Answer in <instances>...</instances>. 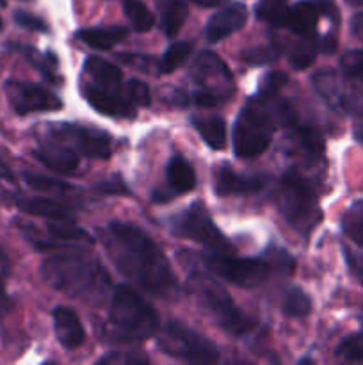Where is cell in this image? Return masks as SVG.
I'll return each instance as SVG.
<instances>
[{
    "mask_svg": "<svg viewBox=\"0 0 363 365\" xmlns=\"http://www.w3.org/2000/svg\"><path fill=\"white\" fill-rule=\"evenodd\" d=\"M107 255L116 269L155 298L173 302L180 294V285L162 250L134 225L112 221L102 237Z\"/></svg>",
    "mask_w": 363,
    "mask_h": 365,
    "instance_id": "cell-1",
    "label": "cell"
},
{
    "mask_svg": "<svg viewBox=\"0 0 363 365\" xmlns=\"http://www.w3.org/2000/svg\"><path fill=\"white\" fill-rule=\"evenodd\" d=\"M294 110L276 95H256L242 107L233 127V150L241 159L258 157L269 148L273 132L294 121Z\"/></svg>",
    "mask_w": 363,
    "mask_h": 365,
    "instance_id": "cell-2",
    "label": "cell"
},
{
    "mask_svg": "<svg viewBox=\"0 0 363 365\" xmlns=\"http://www.w3.org/2000/svg\"><path fill=\"white\" fill-rule=\"evenodd\" d=\"M41 277L56 291L93 305H102L110 291L107 271L82 253L50 257L41 264Z\"/></svg>",
    "mask_w": 363,
    "mask_h": 365,
    "instance_id": "cell-3",
    "label": "cell"
},
{
    "mask_svg": "<svg viewBox=\"0 0 363 365\" xmlns=\"http://www.w3.org/2000/svg\"><path fill=\"white\" fill-rule=\"evenodd\" d=\"M110 337L116 342H142L159 331V316L153 307L130 285H117L109 312Z\"/></svg>",
    "mask_w": 363,
    "mask_h": 365,
    "instance_id": "cell-4",
    "label": "cell"
},
{
    "mask_svg": "<svg viewBox=\"0 0 363 365\" xmlns=\"http://www.w3.org/2000/svg\"><path fill=\"white\" fill-rule=\"evenodd\" d=\"M187 289L198 305L233 337H242L253 330V321L235 305L226 289L203 273L189 277Z\"/></svg>",
    "mask_w": 363,
    "mask_h": 365,
    "instance_id": "cell-5",
    "label": "cell"
},
{
    "mask_svg": "<svg viewBox=\"0 0 363 365\" xmlns=\"http://www.w3.org/2000/svg\"><path fill=\"white\" fill-rule=\"evenodd\" d=\"M276 202L285 221L301 235H308L322 220L312 184L294 171H288L281 178Z\"/></svg>",
    "mask_w": 363,
    "mask_h": 365,
    "instance_id": "cell-6",
    "label": "cell"
},
{
    "mask_svg": "<svg viewBox=\"0 0 363 365\" xmlns=\"http://www.w3.org/2000/svg\"><path fill=\"white\" fill-rule=\"evenodd\" d=\"M191 81L194 86L192 100L201 107H216L228 102L235 93L233 77L219 56L203 50L191 66Z\"/></svg>",
    "mask_w": 363,
    "mask_h": 365,
    "instance_id": "cell-7",
    "label": "cell"
},
{
    "mask_svg": "<svg viewBox=\"0 0 363 365\" xmlns=\"http://www.w3.org/2000/svg\"><path fill=\"white\" fill-rule=\"evenodd\" d=\"M157 348L173 359L191 364H212L219 360L216 344L180 321H169L157 337Z\"/></svg>",
    "mask_w": 363,
    "mask_h": 365,
    "instance_id": "cell-8",
    "label": "cell"
},
{
    "mask_svg": "<svg viewBox=\"0 0 363 365\" xmlns=\"http://www.w3.org/2000/svg\"><path fill=\"white\" fill-rule=\"evenodd\" d=\"M167 227L173 234L180 235V237L192 239V241L199 242L205 246L206 250L216 253H231L233 246L231 242L221 234L219 228L212 221L210 214L206 212L203 203H192L189 209L184 212L177 214V216L167 220Z\"/></svg>",
    "mask_w": 363,
    "mask_h": 365,
    "instance_id": "cell-9",
    "label": "cell"
},
{
    "mask_svg": "<svg viewBox=\"0 0 363 365\" xmlns=\"http://www.w3.org/2000/svg\"><path fill=\"white\" fill-rule=\"evenodd\" d=\"M203 264L214 277L242 289L262 285L274 269L269 259H237L226 253H205Z\"/></svg>",
    "mask_w": 363,
    "mask_h": 365,
    "instance_id": "cell-10",
    "label": "cell"
},
{
    "mask_svg": "<svg viewBox=\"0 0 363 365\" xmlns=\"http://www.w3.org/2000/svg\"><path fill=\"white\" fill-rule=\"evenodd\" d=\"M4 89H6L9 103L20 116L31 113H50V110H59L63 107V100L56 93L43 88L41 84H36V82L9 78Z\"/></svg>",
    "mask_w": 363,
    "mask_h": 365,
    "instance_id": "cell-11",
    "label": "cell"
},
{
    "mask_svg": "<svg viewBox=\"0 0 363 365\" xmlns=\"http://www.w3.org/2000/svg\"><path fill=\"white\" fill-rule=\"evenodd\" d=\"M50 132H52V138H56V141L73 143L78 152L89 159L107 160L112 155L110 138L102 130L77 123H60L52 125Z\"/></svg>",
    "mask_w": 363,
    "mask_h": 365,
    "instance_id": "cell-12",
    "label": "cell"
},
{
    "mask_svg": "<svg viewBox=\"0 0 363 365\" xmlns=\"http://www.w3.org/2000/svg\"><path fill=\"white\" fill-rule=\"evenodd\" d=\"M82 95L88 100L89 106L98 113L112 118H134L135 109L127 95V89L121 86H102V84H84Z\"/></svg>",
    "mask_w": 363,
    "mask_h": 365,
    "instance_id": "cell-13",
    "label": "cell"
},
{
    "mask_svg": "<svg viewBox=\"0 0 363 365\" xmlns=\"http://www.w3.org/2000/svg\"><path fill=\"white\" fill-rule=\"evenodd\" d=\"M287 157L295 163L302 164V168L317 166L324 160L322 135L312 127H298L287 134L283 146Z\"/></svg>",
    "mask_w": 363,
    "mask_h": 365,
    "instance_id": "cell-14",
    "label": "cell"
},
{
    "mask_svg": "<svg viewBox=\"0 0 363 365\" xmlns=\"http://www.w3.org/2000/svg\"><path fill=\"white\" fill-rule=\"evenodd\" d=\"M248 21V7L242 2H231L214 13L210 20L206 21L205 34L210 43L223 41L230 38L231 34L241 31Z\"/></svg>",
    "mask_w": 363,
    "mask_h": 365,
    "instance_id": "cell-15",
    "label": "cell"
},
{
    "mask_svg": "<svg viewBox=\"0 0 363 365\" xmlns=\"http://www.w3.org/2000/svg\"><path fill=\"white\" fill-rule=\"evenodd\" d=\"M34 248L38 250H53L59 246H82L95 245V239L85 230L78 228L75 223H66V221H56V223L46 225V237L31 239Z\"/></svg>",
    "mask_w": 363,
    "mask_h": 365,
    "instance_id": "cell-16",
    "label": "cell"
},
{
    "mask_svg": "<svg viewBox=\"0 0 363 365\" xmlns=\"http://www.w3.org/2000/svg\"><path fill=\"white\" fill-rule=\"evenodd\" d=\"M52 317L56 337L64 349L73 351V349L80 348V346L84 344V327H82L80 319H78V316L73 310L68 309V307H57V309L53 310Z\"/></svg>",
    "mask_w": 363,
    "mask_h": 365,
    "instance_id": "cell-17",
    "label": "cell"
},
{
    "mask_svg": "<svg viewBox=\"0 0 363 365\" xmlns=\"http://www.w3.org/2000/svg\"><path fill=\"white\" fill-rule=\"evenodd\" d=\"M263 178L258 175L235 173L231 168L223 166L216 177V192L219 196L255 195L262 191Z\"/></svg>",
    "mask_w": 363,
    "mask_h": 365,
    "instance_id": "cell-18",
    "label": "cell"
},
{
    "mask_svg": "<svg viewBox=\"0 0 363 365\" xmlns=\"http://www.w3.org/2000/svg\"><path fill=\"white\" fill-rule=\"evenodd\" d=\"M34 157L46 168L59 173H73L78 168V155L68 146L59 141H45L38 150H34Z\"/></svg>",
    "mask_w": 363,
    "mask_h": 365,
    "instance_id": "cell-19",
    "label": "cell"
},
{
    "mask_svg": "<svg viewBox=\"0 0 363 365\" xmlns=\"http://www.w3.org/2000/svg\"><path fill=\"white\" fill-rule=\"evenodd\" d=\"M16 205L23 212L36 217H43V220L66 221V223H75L77 221V216H75V212L70 207L48 198H18Z\"/></svg>",
    "mask_w": 363,
    "mask_h": 365,
    "instance_id": "cell-20",
    "label": "cell"
},
{
    "mask_svg": "<svg viewBox=\"0 0 363 365\" xmlns=\"http://www.w3.org/2000/svg\"><path fill=\"white\" fill-rule=\"evenodd\" d=\"M319 16L320 13L313 0H301L288 9L287 27L298 36H313Z\"/></svg>",
    "mask_w": 363,
    "mask_h": 365,
    "instance_id": "cell-21",
    "label": "cell"
},
{
    "mask_svg": "<svg viewBox=\"0 0 363 365\" xmlns=\"http://www.w3.org/2000/svg\"><path fill=\"white\" fill-rule=\"evenodd\" d=\"M128 34V29L123 25H112V27H91L82 29L77 32V38L82 43L95 50H110L123 41Z\"/></svg>",
    "mask_w": 363,
    "mask_h": 365,
    "instance_id": "cell-22",
    "label": "cell"
},
{
    "mask_svg": "<svg viewBox=\"0 0 363 365\" xmlns=\"http://www.w3.org/2000/svg\"><path fill=\"white\" fill-rule=\"evenodd\" d=\"M192 127L212 150L226 148V121L219 116H192Z\"/></svg>",
    "mask_w": 363,
    "mask_h": 365,
    "instance_id": "cell-23",
    "label": "cell"
},
{
    "mask_svg": "<svg viewBox=\"0 0 363 365\" xmlns=\"http://www.w3.org/2000/svg\"><path fill=\"white\" fill-rule=\"evenodd\" d=\"M166 175L171 191L177 192V195H184V192H189L194 189L196 173L191 164L187 163V159H184L182 155L171 157L166 168Z\"/></svg>",
    "mask_w": 363,
    "mask_h": 365,
    "instance_id": "cell-24",
    "label": "cell"
},
{
    "mask_svg": "<svg viewBox=\"0 0 363 365\" xmlns=\"http://www.w3.org/2000/svg\"><path fill=\"white\" fill-rule=\"evenodd\" d=\"M315 91L335 109H344V86L335 71H319L313 77Z\"/></svg>",
    "mask_w": 363,
    "mask_h": 365,
    "instance_id": "cell-25",
    "label": "cell"
},
{
    "mask_svg": "<svg viewBox=\"0 0 363 365\" xmlns=\"http://www.w3.org/2000/svg\"><path fill=\"white\" fill-rule=\"evenodd\" d=\"M84 71L93 78V82L102 86H121V81H123L120 68L96 56H89L85 59Z\"/></svg>",
    "mask_w": 363,
    "mask_h": 365,
    "instance_id": "cell-26",
    "label": "cell"
},
{
    "mask_svg": "<svg viewBox=\"0 0 363 365\" xmlns=\"http://www.w3.org/2000/svg\"><path fill=\"white\" fill-rule=\"evenodd\" d=\"M189 9L182 0H167L160 6V29L167 38H174L187 20Z\"/></svg>",
    "mask_w": 363,
    "mask_h": 365,
    "instance_id": "cell-27",
    "label": "cell"
},
{
    "mask_svg": "<svg viewBox=\"0 0 363 365\" xmlns=\"http://www.w3.org/2000/svg\"><path fill=\"white\" fill-rule=\"evenodd\" d=\"M16 48L20 50V52L23 53L32 64H34L36 70H38L46 81L52 82V84H63V75H60L59 70H57L56 53L53 52L41 53L36 48H32V46H16Z\"/></svg>",
    "mask_w": 363,
    "mask_h": 365,
    "instance_id": "cell-28",
    "label": "cell"
},
{
    "mask_svg": "<svg viewBox=\"0 0 363 365\" xmlns=\"http://www.w3.org/2000/svg\"><path fill=\"white\" fill-rule=\"evenodd\" d=\"M317 50H319V41L313 36H301L299 41H295L288 52V63L295 70H305L310 64H313Z\"/></svg>",
    "mask_w": 363,
    "mask_h": 365,
    "instance_id": "cell-29",
    "label": "cell"
},
{
    "mask_svg": "<svg viewBox=\"0 0 363 365\" xmlns=\"http://www.w3.org/2000/svg\"><path fill=\"white\" fill-rule=\"evenodd\" d=\"M255 16L270 25L283 27L288 18L287 0H256Z\"/></svg>",
    "mask_w": 363,
    "mask_h": 365,
    "instance_id": "cell-30",
    "label": "cell"
},
{
    "mask_svg": "<svg viewBox=\"0 0 363 365\" xmlns=\"http://www.w3.org/2000/svg\"><path fill=\"white\" fill-rule=\"evenodd\" d=\"M123 2V11L127 18L130 20L132 27L137 32H148L152 31L155 25V16L152 11L148 9L144 2L141 0H121Z\"/></svg>",
    "mask_w": 363,
    "mask_h": 365,
    "instance_id": "cell-31",
    "label": "cell"
},
{
    "mask_svg": "<svg viewBox=\"0 0 363 365\" xmlns=\"http://www.w3.org/2000/svg\"><path fill=\"white\" fill-rule=\"evenodd\" d=\"M342 232L354 245L363 246V202H354L349 205L342 217Z\"/></svg>",
    "mask_w": 363,
    "mask_h": 365,
    "instance_id": "cell-32",
    "label": "cell"
},
{
    "mask_svg": "<svg viewBox=\"0 0 363 365\" xmlns=\"http://www.w3.org/2000/svg\"><path fill=\"white\" fill-rule=\"evenodd\" d=\"M194 52V45L192 41H177L171 46H167V50L164 52L162 59H160V71L162 73H171V71L177 70L178 66L185 63L189 59V56Z\"/></svg>",
    "mask_w": 363,
    "mask_h": 365,
    "instance_id": "cell-33",
    "label": "cell"
},
{
    "mask_svg": "<svg viewBox=\"0 0 363 365\" xmlns=\"http://www.w3.org/2000/svg\"><path fill=\"white\" fill-rule=\"evenodd\" d=\"M283 314L288 317H295V319H302L312 312V302H310L308 294L302 289L292 287L288 289L283 299Z\"/></svg>",
    "mask_w": 363,
    "mask_h": 365,
    "instance_id": "cell-34",
    "label": "cell"
},
{
    "mask_svg": "<svg viewBox=\"0 0 363 365\" xmlns=\"http://www.w3.org/2000/svg\"><path fill=\"white\" fill-rule=\"evenodd\" d=\"M25 184L31 189L39 192H48V195H63V192L71 191V185L63 180H53V178L43 177L36 173H23Z\"/></svg>",
    "mask_w": 363,
    "mask_h": 365,
    "instance_id": "cell-35",
    "label": "cell"
},
{
    "mask_svg": "<svg viewBox=\"0 0 363 365\" xmlns=\"http://www.w3.org/2000/svg\"><path fill=\"white\" fill-rule=\"evenodd\" d=\"M342 75L349 81L363 77V50H349L340 57Z\"/></svg>",
    "mask_w": 363,
    "mask_h": 365,
    "instance_id": "cell-36",
    "label": "cell"
},
{
    "mask_svg": "<svg viewBox=\"0 0 363 365\" xmlns=\"http://www.w3.org/2000/svg\"><path fill=\"white\" fill-rule=\"evenodd\" d=\"M337 355L345 362H359L363 360V341L359 335H351L338 346Z\"/></svg>",
    "mask_w": 363,
    "mask_h": 365,
    "instance_id": "cell-37",
    "label": "cell"
},
{
    "mask_svg": "<svg viewBox=\"0 0 363 365\" xmlns=\"http://www.w3.org/2000/svg\"><path fill=\"white\" fill-rule=\"evenodd\" d=\"M125 89H127L128 98L135 107H148L152 103V95H149V89L144 82L132 78V81L127 82Z\"/></svg>",
    "mask_w": 363,
    "mask_h": 365,
    "instance_id": "cell-38",
    "label": "cell"
},
{
    "mask_svg": "<svg viewBox=\"0 0 363 365\" xmlns=\"http://www.w3.org/2000/svg\"><path fill=\"white\" fill-rule=\"evenodd\" d=\"M0 198L7 200V202H16L18 200V187L14 175L11 173V170L4 164L2 159H0Z\"/></svg>",
    "mask_w": 363,
    "mask_h": 365,
    "instance_id": "cell-39",
    "label": "cell"
},
{
    "mask_svg": "<svg viewBox=\"0 0 363 365\" xmlns=\"http://www.w3.org/2000/svg\"><path fill=\"white\" fill-rule=\"evenodd\" d=\"M287 75L283 71H270L263 77V81L260 82L258 93L260 95H276L285 84H287Z\"/></svg>",
    "mask_w": 363,
    "mask_h": 365,
    "instance_id": "cell-40",
    "label": "cell"
},
{
    "mask_svg": "<svg viewBox=\"0 0 363 365\" xmlns=\"http://www.w3.org/2000/svg\"><path fill=\"white\" fill-rule=\"evenodd\" d=\"M14 21H16L21 29H27V31L48 32V25H46L41 18L34 16V14L31 13H25V11H16V13H14Z\"/></svg>",
    "mask_w": 363,
    "mask_h": 365,
    "instance_id": "cell-41",
    "label": "cell"
},
{
    "mask_svg": "<svg viewBox=\"0 0 363 365\" xmlns=\"http://www.w3.org/2000/svg\"><path fill=\"white\" fill-rule=\"evenodd\" d=\"M278 57V50L270 48V46H258V48H253L248 50V52L242 56V59L246 63H251V64H265L270 63Z\"/></svg>",
    "mask_w": 363,
    "mask_h": 365,
    "instance_id": "cell-42",
    "label": "cell"
},
{
    "mask_svg": "<svg viewBox=\"0 0 363 365\" xmlns=\"http://www.w3.org/2000/svg\"><path fill=\"white\" fill-rule=\"evenodd\" d=\"M96 191L103 192V195H128V187L125 185V182L121 180L120 175H114V177L105 178L100 184L95 185Z\"/></svg>",
    "mask_w": 363,
    "mask_h": 365,
    "instance_id": "cell-43",
    "label": "cell"
},
{
    "mask_svg": "<svg viewBox=\"0 0 363 365\" xmlns=\"http://www.w3.org/2000/svg\"><path fill=\"white\" fill-rule=\"evenodd\" d=\"M313 2H315L319 13L324 14L326 18H330L335 25L340 21V14H338V9L337 6H335L333 0H313Z\"/></svg>",
    "mask_w": 363,
    "mask_h": 365,
    "instance_id": "cell-44",
    "label": "cell"
},
{
    "mask_svg": "<svg viewBox=\"0 0 363 365\" xmlns=\"http://www.w3.org/2000/svg\"><path fill=\"white\" fill-rule=\"evenodd\" d=\"M319 48L322 50L324 53H333L337 52L338 48V38L335 32H327L322 39L319 41Z\"/></svg>",
    "mask_w": 363,
    "mask_h": 365,
    "instance_id": "cell-45",
    "label": "cell"
},
{
    "mask_svg": "<svg viewBox=\"0 0 363 365\" xmlns=\"http://www.w3.org/2000/svg\"><path fill=\"white\" fill-rule=\"evenodd\" d=\"M351 32L359 39V41H363V13H358L352 16Z\"/></svg>",
    "mask_w": 363,
    "mask_h": 365,
    "instance_id": "cell-46",
    "label": "cell"
},
{
    "mask_svg": "<svg viewBox=\"0 0 363 365\" xmlns=\"http://www.w3.org/2000/svg\"><path fill=\"white\" fill-rule=\"evenodd\" d=\"M9 307H11V302H9V298H7L6 289H4V284L0 282V319H2L4 314L9 310Z\"/></svg>",
    "mask_w": 363,
    "mask_h": 365,
    "instance_id": "cell-47",
    "label": "cell"
},
{
    "mask_svg": "<svg viewBox=\"0 0 363 365\" xmlns=\"http://www.w3.org/2000/svg\"><path fill=\"white\" fill-rule=\"evenodd\" d=\"M171 192H167V191H160V189H157V191H153V195H152V200L153 202H157V203H164V202H167V200H171Z\"/></svg>",
    "mask_w": 363,
    "mask_h": 365,
    "instance_id": "cell-48",
    "label": "cell"
},
{
    "mask_svg": "<svg viewBox=\"0 0 363 365\" xmlns=\"http://www.w3.org/2000/svg\"><path fill=\"white\" fill-rule=\"evenodd\" d=\"M194 4H198V6L201 7H217L221 6V4H224L226 0H192Z\"/></svg>",
    "mask_w": 363,
    "mask_h": 365,
    "instance_id": "cell-49",
    "label": "cell"
},
{
    "mask_svg": "<svg viewBox=\"0 0 363 365\" xmlns=\"http://www.w3.org/2000/svg\"><path fill=\"white\" fill-rule=\"evenodd\" d=\"M354 135H356V139H358V141L362 143V145H363V120L359 121L358 125H356V128H354Z\"/></svg>",
    "mask_w": 363,
    "mask_h": 365,
    "instance_id": "cell-50",
    "label": "cell"
},
{
    "mask_svg": "<svg viewBox=\"0 0 363 365\" xmlns=\"http://www.w3.org/2000/svg\"><path fill=\"white\" fill-rule=\"evenodd\" d=\"M347 4H351V6H362L363 0H345Z\"/></svg>",
    "mask_w": 363,
    "mask_h": 365,
    "instance_id": "cell-51",
    "label": "cell"
},
{
    "mask_svg": "<svg viewBox=\"0 0 363 365\" xmlns=\"http://www.w3.org/2000/svg\"><path fill=\"white\" fill-rule=\"evenodd\" d=\"M0 259H4V253H2V250H0Z\"/></svg>",
    "mask_w": 363,
    "mask_h": 365,
    "instance_id": "cell-52",
    "label": "cell"
},
{
    "mask_svg": "<svg viewBox=\"0 0 363 365\" xmlns=\"http://www.w3.org/2000/svg\"><path fill=\"white\" fill-rule=\"evenodd\" d=\"M0 31H2V18H0Z\"/></svg>",
    "mask_w": 363,
    "mask_h": 365,
    "instance_id": "cell-53",
    "label": "cell"
},
{
    "mask_svg": "<svg viewBox=\"0 0 363 365\" xmlns=\"http://www.w3.org/2000/svg\"><path fill=\"white\" fill-rule=\"evenodd\" d=\"M2 2H4V0H2Z\"/></svg>",
    "mask_w": 363,
    "mask_h": 365,
    "instance_id": "cell-54",
    "label": "cell"
}]
</instances>
